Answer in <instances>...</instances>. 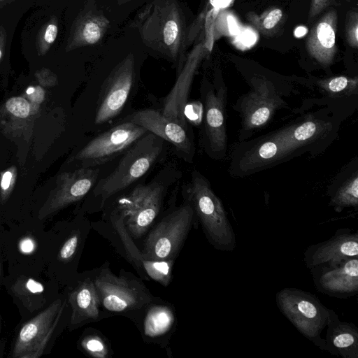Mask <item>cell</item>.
I'll use <instances>...</instances> for the list:
<instances>
[{"label":"cell","mask_w":358,"mask_h":358,"mask_svg":"<svg viewBox=\"0 0 358 358\" xmlns=\"http://www.w3.org/2000/svg\"><path fill=\"white\" fill-rule=\"evenodd\" d=\"M336 103H327L280 129L241 141L232 152L230 174L248 176L299 155L324 150L336 138L347 115Z\"/></svg>","instance_id":"obj_1"},{"label":"cell","mask_w":358,"mask_h":358,"mask_svg":"<svg viewBox=\"0 0 358 358\" xmlns=\"http://www.w3.org/2000/svg\"><path fill=\"white\" fill-rule=\"evenodd\" d=\"M143 42L176 62L184 61L187 37L185 16L176 0H153L134 20Z\"/></svg>","instance_id":"obj_2"},{"label":"cell","mask_w":358,"mask_h":358,"mask_svg":"<svg viewBox=\"0 0 358 358\" xmlns=\"http://www.w3.org/2000/svg\"><path fill=\"white\" fill-rule=\"evenodd\" d=\"M187 195L211 245L222 252H232L236 238L227 212L208 180L197 170L192 171Z\"/></svg>","instance_id":"obj_3"},{"label":"cell","mask_w":358,"mask_h":358,"mask_svg":"<svg viewBox=\"0 0 358 358\" xmlns=\"http://www.w3.org/2000/svg\"><path fill=\"white\" fill-rule=\"evenodd\" d=\"M164 141L148 131L124 152L114 171L99 180L93 190L94 196L103 204L143 176L162 153Z\"/></svg>","instance_id":"obj_4"},{"label":"cell","mask_w":358,"mask_h":358,"mask_svg":"<svg viewBox=\"0 0 358 358\" xmlns=\"http://www.w3.org/2000/svg\"><path fill=\"white\" fill-rule=\"evenodd\" d=\"M275 301L282 314L304 337L322 351L328 352L321 334L327 327L331 309L315 295L294 287L279 290Z\"/></svg>","instance_id":"obj_5"},{"label":"cell","mask_w":358,"mask_h":358,"mask_svg":"<svg viewBox=\"0 0 358 358\" xmlns=\"http://www.w3.org/2000/svg\"><path fill=\"white\" fill-rule=\"evenodd\" d=\"M248 83L250 89L236 102L234 110L241 118L239 138H247V135L266 125L275 111L285 106L282 96L285 90H280L273 82L264 76H253Z\"/></svg>","instance_id":"obj_6"},{"label":"cell","mask_w":358,"mask_h":358,"mask_svg":"<svg viewBox=\"0 0 358 358\" xmlns=\"http://www.w3.org/2000/svg\"><path fill=\"white\" fill-rule=\"evenodd\" d=\"M101 306L113 313H126L150 305L155 300L143 282L129 274L115 275L108 267L93 278Z\"/></svg>","instance_id":"obj_7"},{"label":"cell","mask_w":358,"mask_h":358,"mask_svg":"<svg viewBox=\"0 0 358 358\" xmlns=\"http://www.w3.org/2000/svg\"><path fill=\"white\" fill-rule=\"evenodd\" d=\"M194 211L187 201L162 218L149 232L141 251L144 259H175L192 227Z\"/></svg>","instance_id":"obj_8"},{"label":"cell","mask_w":358,"mask_h":358,"mask_svg":"<svg viewBox=\"0 0 358 358\" xmlns=\"http://www.w3.org/2000/svg\"><path fill=\"white\" fill-rule=\"evenodd\" d=\"M164 193L162 184L152 182L138 185L118 200L115 210L122 217L130 236L138 238L145 234L160 211Z\"/></svg>","instance_id":"obj_9"},{"label":"cell","mask_w":358,"mask_h":358,"mask_svg":"<svg viewBox=\"0 0 358 358\" xmlns=\"http://www.w3.org/2000/svg\"><path fill=\"white\" fill-rule=\"evenodd\" d=\"M147 132L143 127L126 120L90 141L76 159L82 168L104 164L124 153Z\"/></svg>","instance_id":"obj_10"},{"label":"cell","mask_w":358,"mask_h":358,"mask_svg":"<svg viewBox=\"0 0 358 358\" xmlns=\"http://www.w3.org/2000/svg\"><path fill=\"white\" fill-rule=\"evenodd\" d=\"M204 145L213 159H222L227 152L226 103L224 83L202 87Z\"/></svg>","instance_id":"obj_11"},{"label":"cell","mask_w":358,"mask_h":358,"mask_svg":"<svg viewBox=\"0 0 358 358\" xmlns=\"http://www.w3.org/2000/svg\"><path fill=\"white\" fill-rule=\"evenodd\" d=\"M65 301L57 299L20 329L13 350V358L41 357L62 314Z\"/></svg>","instance_id":"obj_12"},{"label":"cell","mask_w":358,"mask_h":358,"mask_svg":"<svg viewBox=\"0 0 358 358\" xmlns=\"http://www.w3.org/2000/svg\"><path fill=\"white\" fill-rule=\"evenodd\" d=\"M134 73V59L130 54L105 80L95 113V124L106 123L122 111L133 86Z\"/></svg>","instance_id":"obj_13"},{"label":"cell","mask_w":358,"mask_h":358,"mask_svg":"<svg viewBox=\"0 0 358 358\" xmlns=\"http://www.w3.org/2000/svg\"><path fill=\"white\" fill-rule=\"evenodd\" d=\"M310 271L315 288L324 294L347 299L358 293L357 257L336 265H317Z\"/></svg>","instance_id":"obj_14"},{"label":"cell","mask_w":358,"mask_h":358,"mask_svg":"<svg viewBox=\"0 0 358 358\" xmlns=\"http://www.w3.org/2000/svg\"><path fill=\"white\" fill-rule=\"evenodd\" d=\"M202 43L196 45L187 55L172 89L163 102L162 114L187 128L185 115L192 84L199 64L204 57Z\"/></svg>","instance_id":"obj_15"},{"label":"cell","mask_w":358,"mask_h":358,"mask_svg":"<svg viewBox=\"0 0 358 358\" xmlns=\"http://www.w3.org/2000/svg\"><path fill=\"white\" fill-rule=\"evenodd\" d=\"M358 257V233L350 228L338 229L330 238L311 245L304 252V262L310 269L317 265H336Z\"/></svg>","instance_id":"obj_16"},{"label":"cell","mask_w":358,"mask_h":358,"mask_svg":"<svg viewBox=\"0 0 358 358\" xmlns=\"http://www.w3.org/2000/svg\"><path fill=\"white\" fill-rule=\"evenodd\" d=\"M127 120L171 143L185 155L192 154L193 144L187 128L167 118L162 112L154 109L140 110L133 113Z\"/></svg>","instance_id":"obj_17"},{"label":"cell","mask_w":358,"mask_h":358,"mask_svg":"<svg viewBox=\"0 0 358 358\" xmlns=\"http://www.w3.org/2000/svg\"><path fill=\"white\" fill-rule=\"evenodd\" d=\"M99 172V169L94 167L81 168L64 175L59 189L48 207L41 210L40 218H44L50 213L83 199L94 187Z\"/></svg>","instance_id":"obj_18"},{"label":"cell","mask_w":358,"mask_h":358,"mask_svg":"<svg viewBox=\"0 0 358 358\" xmlns=\"http://www.w3.org/2000/svg\"><path fill=\"white\" fill-rule=\"evenodd\" d=\"M336 12L330 10L315 24L307 39L308 53L323 66L331 64L336 52Z\"/></svg>","instance_id":"obj_19"},{"label":"cell","mask_w":358,"mask_h":358,"mask_svg":"<svg viewBox=\"0 0 358 358\" xmlns=\"http://www.w3.org/2000/svg\"><path fill=\"white\" fill-rule=\"evenodd\" d=\"M327 327L328 352L343 358H358V328L355 324L340 320L331 309Z\"/></svg>","instance_id":"obj_20"},{"label":"cell","mask_w":358,"mask_h":358,"mask_svg":"<svg viewBox=\"0 0 358 358\" xmlns=\"http://www.w3.org/2000/svg\"><path fill=\"white\" fill-rule=\"evenodd\" d=\"M69 301L72 309L71 326L82 325L99 318L101 304L93 279L88 278L80 282L69 293Z\"/></svg>","instance_id":"obj_21"},{"label":"cell","mask_w":358,"mask_h":358,"mask_svg":"<svg viewBox=\"0 0 358 358\" xmlns=\"http://www.w3.org/2000/svg\"><path fill=\"white\" fill-rule=\"evenodd\" d=\"M109 24L103 14L90 10L83 17L78 27V45H94L98 43L103 38Z\"/></svg>","instance_id":"obj_22"},{"label":"cell","mask_w":358,"mask_h":358,"mask_svg":"<svg viewBox=\"0 0 358 358\" xmlns=\"http://www.w3.org/2000/svg\"><path fill=\"white\" fill-rule=\"evenodd\" d=\"M329 203L337 213L345 208L358 206V174L355 171L342 185L331 188L329 193Z\"/></svg>","instance_id":"obj_23"},{"label":"cell","mask_w":358,"mask_h":358,"mask_svg":"<svg viewBox=\"0 0 358 358\" xmlns=\"http://www.w3.org/2000/svg\"><path fill=\"white\" fill-rule=\"evenodd\" d=\"M148 309L144 322V333L150 338L163 336L170 331L174 321L171 308L163 306H152Z\"/></svg>","instance_id":"obj_24"},{"label":"cell","mask_w":358,"mask_h":358,"mask_svg":"<svg viewBox=\"0 0 358 358\" xmlns=\"http://www.w3.org/2000/svg\"><path fill=\"white\" fill-rule=\"evenodd\" d=\"M110 220L114 229L120 238L122 244L125 250L127 259L136 268L141 277L146 280H149V278L145 274L143 268V260L144 258L142 255L141 251L137 248L133 242L131 236L126 228L122 217L114 209L110 215Z\"/></svg>","instance_id":"obj_25"},{"label":"cell","mask_w":358,"mask_h":358,"mask_svg":"<svg viewBox=\"0 0 358 358\" xmlns=\"http://www.w3.org/2000/svg\"><path fill=\"white\" fill-rule=\"evenodd\" d=\"M358 80L357 78L336 76L317 82L328 98H343L357 94Z\"/></svg>","instance_id":"obj_26"},{"label":"cell","mask_w":358,"mask_h":358,"mask_svg":"<svg viewBox=\"0 0 358 358\" xmlns=\"http://www.w3.org/2000/svg\"><path fill=\"white\" fill-rule=\"evenodd\" d=\"M174 260H152L143 259V268L149 279H152L163 286H167L172 278Z\"/></svg>","instance_id":"obj_27"},{"label":"cell","mask_w":358,"mask_h":358,"mask_svg":"<svg viewBox=\"0 0 358 358\" xmlns=\"http://www.w3.org/2000/svg\"><path fill=\"white\" fill-rule=\"evenodd\" d=\"M83 349L91 357L106 358L108 356V347L103 339L95 334L85 336L81 341Z\"/></svg>","instance_id":"obj_28"},{"label":"cell","mask_w":358,"mask_h":358,"mask_svg":"<svg viewBox=\"0 0 358 358\" xmlns=\"http://www.w3.org/2000/svg\"><path fill=\"white\" fill-rule=\"evenodd\" d=\"M6 106L10 113L20 118H25L29 114V103L25 99L22 97H12L9 99L6 103Z\"/></svg>","instance_id":"obj_29"},{"label":"cell","mask_w":358,"mask_h":358,"mask_svg":"<svg viewBox=\"0 0 358 358\" xmlns=\"http://www.w3.org/2000/svg\"><path fill=\"white\" fill-rule=\"evenodd\" d=\"M79 241V237L74 234L69 237L61 248L59 257L62 261L69 260L75 254Z\"/></svg>","instance_id":"obj_30"},{"label":"cell","mask_w":358,"mask_h":358,"mask_svg":"<svg viewBox=\"0 0 358 358\" xmlns=\"http://www.w3.org/2000/svg\"><path fill=\"white\" fill-rule=\"evenodd\" d=\"M282 16V10L279 8L271 10L264 18L262 26L265 29H271L279 22Z\"/></svg>","instance_id":"obj_31"},{"label":"cell","mask_w":358,"mask_h":358,"mask_svg":"<svg viewBox=\"0 0 358 358\" xmlns=\"http://www.w3.org/2000/svg\"><path fill=\"white\" fill-rule=\"evenodd\" d=\"M24 286L27 292L31 294H39L44 291L43 285L32 278L27 279L24 282Z\"/></svg>","instance_id":"obj_32"},{"label":"cell","mask_w":358,"mask_h":358,"mask_svg":"<svg viewBox=\"0 0 358 358\" xmlns=\"http://www.w3.org/2000/svg\"><path fill=\"white\" fill-rule=\"evenodd\" d=\"M19 247L22 252L25 254L31 253L35 248L34 241L30 238H24L20 241Z\"/></svg>","instance_id":"obj_33"},{"label":"cell","mask_w":358,"mask_h":358,"mask_svg":"<svg viewBox=\"0 0 358 358\" xmlns=\"http://www.w3.org/2000/svg\"><path fill=\"white\" fill-rule=\"evenodd\" d=\"M329 0H313L310 11V17L315 16L326 6Z\"/></svg>","instance_id":"obj_34"},{"label":"cell","mask_w":358,"mask_h":358,"mask_svg":"<svg viewBox=\"0 0 358 358\" xmlns=\"http://www.w3.org/2000/svg\"><path fill=\"white\" fill-rule=\"evenodd\" d=\"M357 20L356 19L354 24L350 26V29L348 30V38L350 43H351L352 45L355 47L357 45Z\"/></svg>","instance_id":"obj_35"},{"label":"cell","mask_w":358,"mask_h":358,"mask_svg":"<svg viewBox=\"0 0 358 358\" xmlns=\"http://www.w3.org/2000/svg\"><path fill=\"white\" fill-rule=\"evenodd\" d=\"M57 34V27L55 24H50L46 29L44 38L46 42L51 43L56 38Z\"/></svg>","instance_id":"obj_36"},{"label":"cell","mask_w":358,"mask_h":358,"mask_svg":"<svg viewBox=\"0 0 358 358\" xmlns=\"http://www.w3.org/2000/svg\"><path fill=\"white\" fill-rule=\"evenodd\" d=\"M30 99L35 102H41L44 98V91L40 87H36L34 91L29 94Z\"/></svg>","instance_id":"obj_37"},{"label":"cell","mask_w":358,"mask_h":358,"mask_svg":"<svg viewBox=\"0 0 358 358\" xmlns=\"http://www.w3.org/2000/svg\"><path fill=\"white\" fill-rule=\"evenodd\" d=\"M255 34L250 31H245L242 33V41L245 45H252L256 39Z\"/></svg>","instance_id":"obj_38"},{"label":"cell","mask_w":358,"mask_h":358,"mask_svg":"<svg viewBox=\"0 0 358 358\" xmlns=\"http://www.w3.org/2000/svg\"><path fill=\"white\" fill-rule=\"evenodd\" d=\"M12 176V173L10 171H6L3 174L1 183L3 189H7L9 187Z\"/></svg>","instance_id":"obj_39"},{"label":"cell","mask_w":358,"mask_h":358,"mask_svg":"<svg viewBox=\"0 0 358 358\" xmlns=\"http://www.w3.org/2000/svg\"><path fill=\"white\" fill-rule=\"evenodd\" d=\"M232 0H210V3L216 8L227 7Z\"/></svg>","instance_id":"obj_40"},{"label":"cell","mask_w":358,"mask_h":358,"mask_svg":"<svg viewBox=\"0 0 358 358\" xmlns=\"http://www.w3.org/2000/svg\"><path fill=\"white\" fill-rule=\"evenodd\" d=\"M307 33V29L305 27H299L294 31V35L296 37L303 36Z\"/></svg>","instance_id":"obj_41"},{"label":"cell","mask_w":358,"mask_h":358,"mask_svg":"<svg viewBox=\"0 0 358 358\" xmlns=\"http://www.w3.org/2000/svg\"><path fill=\"white\" fill-rule=\"evenodd\" d=\"M34 89H35V87H29V88L27 89V94H28V95L31 94L34 91Z\"/></svg>","instance_id":"obj_42"},{"label":"cell","mask_w":358,"mask_h":358,"mask_svg":"<svg viewBox=\"0 0 358 358\" xmlns=\"http://www.w3.org/2000/svg\"><path fill=\"white\" fill-rule=\"evenodd\" d=\"M130 1H131V0H117V3H118L119 5H121V4H123V3H127V2Z\"/></svg>","instance_id":"obj_43"},{"label":"cell","mask_w":358,"mask_h":358,"mask_svg":"<svg viewBox=\"0 0 358 358\" xmlns=\"http://www.w3.org/2000/svg\"><path fill=\"white\" fill-rule=\"evenodd\" d=\"M1 261H0V277L1 276Z\"/></svg>","instance_id":"obj_44"},{"label":"cell","mask_w":358,"mask_h":358,"mask_svg":"<svg viewBox=\"0 0 358 358\" xmlns=\"http://www.w3.org/2000/svg\"><path fill=\"white\" fill-rule=\"evenodd\" d=\"M1 51L0 50V58H1Z\"/></svg>","instance_id":"obj_45"}]
</instances>
